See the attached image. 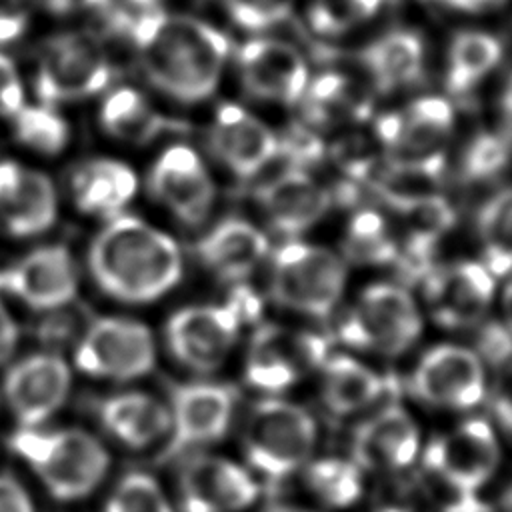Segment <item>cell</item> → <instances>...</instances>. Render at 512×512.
I'll list each match as a JSON object with an SVG mask.
<instances>
[{"instance_id":"obj_30","label":"cell","mask_w":512,"mask_h":512,"mask_svg":"<svg viewBox=\"0 0 512 512\" xmlns=\"http://www.w3.org/2000/svg\"><path fill=\"white\" fill-rule=\"evenodd\" d=\"M300 104L306 120L322 128L346 126L370 112L364 88L342 72H324L310 80Z\"/></svg>"},{"instance_id":"obj_8","label":"cell","mask_w":512,"mask_h":512,"mask_svg":"<svg viewBox=\"0 0 512 512\" xmlns=\"http://www.w3.org/2000/svg\"><path fill=\"white\" fill-rule=\"evenodd\" d=\"M112 78L108 52L92 32L48 38L38 56L34 90L42 104L58 106L102 92Z\"/></svg>"},{"instance_id":"obj_19","label":"cell","mask_w":512,"mask_h":512,"mask_svg":"<svg viewBox=\"0 0 512 512\" xmlns=\"http://www.w3.org/2000/svg\"><path fill=\"white\" fill-rule=\"evenodd\" d=\"M422 280L430 314L444 328L476 326L494 298V274L484 262H454L430 270Z\"/></svg>"},{"instance_id":"obj_32","label":"cell","mask_w":512,"mask_h":512,"mask_svg":"<svg viewBox=\"0 0 512 512\" xmlns=\"http://www.w3.org/2000/svg\"><path fill=\"white\" fill-rule=\"evenodd\" d=\"M100 124L112 138L128 144H148L174 128V122L162 116L142 92L130 86L116 88L104 98Z\"/></svg>"},{"instance_id":"obj_47","label":"cell","mask_w":512,"mask_h":512,"mask_svg":"<svg viewBox=\"0 0 512 512\" xmlns=\"http://www.w3.org/2000/svg\"><path fill=\"white\" fill-rule=\"evenodd\" d=\"M428 2H438L446 8H452L458 12H468V14H482V12L498 10L506 4V0H428Z\"/></svg>"},{"instance_id":"obj_50","label":"cell","mask_w":512,"mask_h":512,"mask_svg":"<svg viewBox=\"0 0 512 512\" xmlns=\"http://www.w3.org/2000/svg\"><path fill=\"white\" fill-rule=\"evenodd\" d=\"M264 512H314V510H308V508H300V506H290V504H276V506H270V508H266Z\"/></svg>"},{"instance_id":"obj_51","label":"cell","mask_w":512,"mask_h":512,"mask_svg":"<svg viewBox=\"0 0 512 512\" xmlns=\"http://www.w3.org/2000/svg\"><path fill=\"white\" fill-rule=\"evenodd\" d=\"M500 506H502V512H512V484L504 490Z\"/></svg>"},{"instance_id":"obj_48","label":"cell","mask_w":512,"mask_h":512,"mask_svg":"<svg viewBox=\"0 0 512 512\" xmlns=\"http://www.w3.org/2000/svg\"><path fill=\"white\" fill-rule=\"evenodd\" d=\"M440 512H492L476 494H452Z\"/></svg>"},{"instance_id":"obj_27","label":"cell","mask_w":512,"mask_h":512,"mask_svg":"<svg viewBox=\"0 0 512 512\" xmlns=\"http://www.w3.org/2000/svg\"><path fill=\"white\" fill-rule=\"evenodd\" d=\"M104 432L130 450H142L166 438L170 428L168 404L152 394L128 390L106 396L96 406Z\"/></svg>"},{"instance_id":"obj_18","label":"cell","mask_w":512,"mask_h":512,"mask_svg":"<svg viewBox=\"0 0 512 512\" xmlns=\"http://www.w3.org/2000/svg\"><path fill=\"white\" fill-rule=\"evenodd\" d=\"M148 190L184 226H200L214 204V182L194 148L168 146L152 164Z\"/></svg>"},{"instance_id":"obj_33","label":"cell","mask_w":512,"mask_h":512,"mask_svg":"<svg viewBox=\"0 0 512 512\" xmlns=\"http://www.w3.org/2000/svg\"><path fill=\"white\" fill-rule=\"evenodd\" d=\"M502 60V44L480 30L458 32L448 48L446 88L454 96L474 90Z\"/></svg>"},{"instance_id":"obj_17","label":"cell","mask_w":512,"mask_h":512,"mask_svg":"<svg viewBox=\"0 0 512 512\" xmlns=\"http://www.w3.org/2000/svg\"><path fill=\"white\" fill-rule=\"evenodd\" d=\"M240 82L256 100L300 104L310 82V70L300 50L274 38H252L238 48Z\"/></svg>"},{"instance_id":"obj_38","label":"cell","mask_w":512,"mask_h":512,"mask_svg":"<svg viewBox=\"0 0 512 512\" xmlns=\"http://www.w3.org/2000/svg\"><path fill=\"white\" fill-rule=\"evenodd\" d=\"M102 512H176L160 482L146 472H128L110 490Z\"/></svg>"},{"instance_id":"obj_5","label":"cell","mask_w":512,"mask_h":512,"mask_svg":"<svg viewBox=\"0 0 512 512\" xmlns=\"http://www.w3.org/2000/svg\"><path fill=\"white\" fill-rule=\"evenodd\" d=\"M454 134V108L446 98L422 96L376 122L388 168L438 182Z\"/></svg>"},{"instance_id":"obj_45","label":"cell","mask_w":512,"mask_h":512,"mask_svg":"<svg viewBox=\"0 0 512 512\" xmlns=\"http://www.w3.org/2000/svg\"><path fill=\"white\" fill-rule=\"evenodd\" d=\"M46 8L58 16L106 12L108 0H44Z\"/></svg>"},{"instance_id":"obj_28","label":"cell","mask_w":512,"mask_h":512,"mask_svg":"<svg viewBox=\"0 0 512 512\" xmlns=\"http://www.w3.org/2000/svg\"><path fill=\"white\" fill-rule=\"evenodd\" d=\"M70 188L82 212L110 220L130 204L138 190V178L120 160L94 158L76 168Z\"/></svg>"},{"instance_id":"obj_26","label":"cell","mask_w":512,"mask_h":512,"mask_svg":"<svg viewBox=\"0 0 512 512\" xmlns=\"http://www.w3.org/2000/svg\"><path fill=\"white\" fill-rule=\"evenodd\" d=\"M266 234L244 218L216 222L196 244L202 264L218 278L242 282L268 254Z\"/></svg>"},{"instance_id":"obj_36","label":"cell","mask_w":512,"mask_h":512,"mask_svg":"<svg viewBox=\"0 0 512 512\" xmlns=\"http://www.w3.org/2000/svg\"><path fill=\"white\" fill-rule=\"evenodd\" d=\"M304 468L310 492L326 506L346 508L362 496V468L354 460L320 458L308 462Z\"/></svg>"},{"instance_id":"obj_29","label":"cell","mask_w":512,"mask_h":512,"mask_svg":"<svg viewBox=\"0 0 512 512\" xmlns=\"http://www.w3.org/2000/svg\"><path fill=\"white\" fill-rule=\"evenodd\" d=\"M372 88L380 94L398 92L414 84L424 70V42L406 28L390 30L370 42L360 54Z\"/></svg>"},{"instance_id":"obj_35","label":"cell","mask_w":512,"mask_h":512,"mask_svg":"<svg viewBox=\"0 0 512 512\" xmlns=\"http://www.w3.org/2000/svg\"><path fill=\"white\" fill-rule=\"evenodd\" d=\"M478 240L484 266L494 276L512 274V188L490 196L478 212Z\"/></svg>"},{"instance_id":"obj_52","label":"cell","mask_w":512,"mask_h":512,"mask_svg":"<svg viewBox=\"0 0 512 512\" xmlns=\"http://www.w3.org/2000/svg\"><path fill=\"white\" fill-rule=\"evenodd\" d=\"M132 6L142 8V10H152L156 4H160L162 0H128Z\"/></svg>"},{"instance_id":"obj_46","label":"cell","mask_w":512,"mask_h":512,"mask_svg":"<svg viewBox=\"0 0 512 512\" xmlns=\"http://www.w3.org/2000/svg\"><path fill=\"white\" fill-rule=\"evenodd\" d=\"M18 344V326L4 302L0 300V364H4L16 350Z\"/></svg>"},{"instance_id":"obj_10","label":"cell","mask_w":512,"mask_h":512,"mask_svg":"<svg viewBox=\"0 0 512 512\" xmlns=\"http://www.w3.org/2000/svg\"><path fill=\"white\" fill-rule=\"evenodd\" d=\"M236 390L230 384L196 380L170 390V428L162 460H182L222 440L232 424Z\"/></svg>"},{"instance_id":"obj_24","label":"cell","mask_w":512,"mask_h":512,"mask_svg":"<svg viewBox=\"0 0 512 512\" xmlns=\"http://www.w3.org/2000/svg\"><path fill=\"white\" fill-rule=\"evenodd\" d=\"M388 204L402 226L398 262L410 278H424L436 246L456 222V212L434 192L392 198Z\"/></svg>"},{"instance_id":"obj_13","label":"cell","mask_w":512,"mask_h":512,"mask_svg":"<svg viewBox=\"0 0 512 512\" xmlns=\"http://www.w3.org/2000/svg\"><path fill=\"white\" fill-rule=\"evenodd\" d=\"M500 446L492 426L470 418L424 450L426 472L452 494H476L496 472Z\"/></svg>"},{"instance_id":"obj_21","label":"cell","mask_w":512,"mask_h":512,"mask_svg":"<svg viewBox=\"0 0 512 512\" xmlns=\"http://www.w3.org/2000/svg\"><path fill=\"white\" fill-rule=\"evenodd\" d=\"M210 150L238 178H252L278 158V134L246 108L226 102L212 118Z\"/></svg>"},{"instance_id":"obj_42","label":"cell","mask_w":512,"mask_h":512,"mask_svg":"<svg viewBox=\"0 0 512 512\" xmlns=\"http://www.w3.org/2000/svg\"><path fill=\"white\" fill-rule=\"evenodd\" d=\"M24 104L22 80L14 62L0 52V116H14Z\"/></svg>"},{"instance_id":"obj_37","label":"cell","mask_w":512,"mask_h":512,"mask_svg":"<svg viewBox=\"0 0 512 512\" xmlns=\"http://www.w3.org/2000/svg\"><path fill=\"white\" fill-rule=\"evenodd\" d=\"M12 128L22 146L44 156L60 154L70 140L68 122L58 114L56 106L42 102L22 104L12 116Z\"/></svg>"},{"instance_id":"obj_41","label":"cell","mask_w":512,"mask_h":512,"mask_svg":"<svg viewBox=\"0 0 512 512\" xmlns=\"http://www.w3.org/2000/svg\"><path fill=\"white\" fill-rule=\"evenodd\" d=\"M230 18L244 30L258 32L284 22L294 0H224Z\"/></svg>"},{"instance_id":"obj_15","label":"cell","mask_w":512,"mask_h":512,"mask_svg":"<svg viewBox=\"0 0 512 512\" xmlns=\"http://www.w3.org/2000/svg\"><path fill=\"white\" fill-rule=\"evenodd\" d=\"M412 394L434 408L468 410L486 394L480 354L456 344H440L422 354L410 374Z\"/></svg>"},{"instance_id":"obj_53","label":"cell","mask_w":512,"mask_h":512,"mask_svg":"<svg viewBox=\"0 0 512 512\" xmlns=\"http://www.w3.org/2000/svg\"><path fill=\"white\" fill-rule=\"evenodd\" d=\"M506 308H508V328L512 332V286L506 290Z\"/></svg>"},{"instance_id":"obj_43","label":"cell","mask_w":512,"mask_h":512,"mask_svg":"<svg viewBox=\"0 0 512 512\" xmlns=\"http://www.w3.org/2000/svg\"><path fill=\"white\" fill-rule=\"evenodd\" d=\"M28 26V0H0V44L14 42Z\"/></svg>"},{"instance_id":"obj_16","label":"cell","mask_w":512,"mask_h":512,"mask_svg":"<svg viewBox=\"0 0 512 512\" xmlns=\"http://www.w3.org/2000/svg\"><path fill=\"white\" fill-rule=\"evenodd\" d=\"M72 372L56 352H36L14 362L2 380V396L18 428L44 426L66 402Z\"/></svg>"},{"instance_id":"obj_2","label":"cell","mask_w":512,"mask_h":512,"mask_svg":"<svg viewBox=\"0 0 512 512\" xmlns=\"http://www.w3.org/2000/svg\"><path fill=\"white\" fill-rule=\"evenodd\" d=\"M88 266L104 294L128 304L154 302L182 278L176 240L128 214L110 218L94 236Z\"/></svg>"},{"instance_id":"obj_14","label":"cell","mask_w":512,"mask_h":512,"mask_svg":"<svg viewBox=\"0 0 512 512\" xmlns=\"http://www.w3.org/2000/svg\"><path fill=\"white\" fill-rule=\"evenodd\" d=\"M260 482L246 464L196 452L182 458L178 472L180 512H242L256 502Z\"/></svg>"},{"instance_id":"obj_7","label":"cell","mask_w":512,"mask_h":512,"mask_svg":"<svg viewBox=\"0 0 512 512\" xmlns=\"http://www.w3.org/2000/svg\"><path fill=\"white\" fill-rule=\"evenodd\" d=\"M346 262L332 250L302 240L284 242L272 256V300L312 318L328 316L346 284Z\"/></svg>"},{"instance_id":"obj_31","label":"cell","mask_w":512,"mask_h":512,"mask_svg":"<svg viewBox=\"0 0 512 512\" xmlns=\"http://www.w3.org/2000/svg\"><path fill=\"white\" fill-rule=\"evenodd\" d=\"M384 392L378 372L348 354H332L322 364V400L338 416H348L374 404Z\"/></svg>"},{"instance_id":"obj_40","label":"cell","mask_w":512,"mask_h":512,"mask_svg":"<svg viewBox=\"0 0 512 512\" xmlns=\"http://www.w3.org/2000/svg\"><path fill=\"white\" fill-rule=\"evenodd\" d=\"M510 160V142L502 134L480 132L464 150L462 176L468 182H482L498 176Z\"/></svg>"},{"instance_id":"obj_12","label":"cell","mask_w":512,"mask_h":512,"mask_svg":"<svg viewBox=\"0 0 512 512\" xmlns=\"http://www.w3.org/2000/svg\"><path fill=\"white\" fill-rule=\"evenodd\" d=\"M326 358L328 342L320 334L262 324L250 338L244 376L252 388L278 394L294 386L306 372L322 366Z\"/></svg>"},{"instance_id":"obj_44","label":"cell","mask_w":512,"mask_h":512,"mask_svg":"<svg viewBox=\"0 0 512 512\" xmlns=\"http://www.w3.org/2000/svg\"><path fill=\"white\" fill-rule=\"evenodd\" d=\"M0 512H34V502L22 482L0 472Z\"/></svg>"},{"instance_id":"obj_23","label":"cell","mask_w":512,"mask_h":512,"mask_svg":"<svg viewBox=\"0 0 512 512\" xmlns=\"http://www.w3.org/2000/svg\"><path fill=\"white\" fill-rule=\"evenodd\" d=\"M268 224L284 236H298L314 226L330 208L332 194L306 170L286 168L256 190Z\"/></svg>"},{"instance_id":"obj_9","label":"cell","mask_w":512,"mask_h":512,"mask_svg":"<svg viewBox=\"0 0 512 512\" xmlns=\"http://www.w3.org/2000/svg\"><path fill=\"white\" fill-rule=\"evenodd\" d=\"M422 332L414 298L396 284H372L360 292L338 326L344 344L382 356L406 352Z\"/></svg>"},{"instance_id":"obj_6","label":"cell","mask_w":512,"mask_h":512,"mask_svg":"<svg viewBox=\"0 0 512 512\" xmlns=\"http://www.w3.org/2000/svg\"><path fill=\"white\" fill-rule=\"evenodd\" d=\"M260 312V300L246 286H236L224 304L180 308L166 322L172 356L196 374L216 372L228 358L244 322Z\"/></svg>"},{"instance_id":"obj_25","label":"cell","mask_w":512,"mask_h":512,"mask_svg":"<svg viewBox=\"0 0 512 512\" xmlns=\"http://www.w3.org/2000/svg\"><path fill=\"white\" fill-rule=\"evenodd\" d=\"M58 212L52 180L18 162H0V224L26 238L48 230Z\"/></svg>"},{"instance_id":"obj_3","label":"cell","mask_w":512,"mask_h":512,"mask_svg":"<svg viewBox=\"0 0 512 512\" xmlns=\"http://www.w3.org/2000/svg\"><path fill=\"white\" fill-rule=\"evenodd\" d=\"M8 442L44 490L60 502L90 496L110 470L106 446L82 428H18Z\"/></svg>"},{"instance_id":"obj_4","label":"cell","mask_w":512,"mask_h":512,"mask_svg":"<svg viewBox=\"0 0 512 512\" xmlns=\"http://www.w3.org/2000/svg\"><path fill=\"white\" fill-rule=\"evenodd\" d=\"M318 438L302 406L276 396L252 404L242 426V452L256 478L282 482L310 462Z\"/></svg>"},{"instance_id":"obj_54","label":"cell","mask_w":512,"mask_h":512,"mask_svg":"<svg viewBox=\"0 0 512 512\" xmlns=\"http://www.w3.org/2000/svg\"><path fill=\"white\" fill-rule=\"evenodd\" d=\"M498 420H500V422L506 426V430L512 434V410H510V412H506L504 416H500Z\"/></svg>"},{"instance_id":"obj_49","label":"cell","mask_w":512,"mask_h":512,"mask_svg":"<svg viewBox=\"0 0 512 512\" xmlns=\"http://www.w3.org/2000/svg\"><path fill=\"white\" fill-rule=\"evenodd\" d=\"M502 110H504L506 118L512 120V76H510V80L506 82V88H504V92H502Z\"/></svg>"},{"instance_id":"obj_55","label":"cell","mask_w":512,"mask_h":512,"mask_svg":"<svg viewBox=\"0 0 512 512\" xmlns=\"http://www.w3.org/2000/svg\"><path fill=\"white\" fill-rule=\"evenodd\" d=\"M376 512H408V510H404V508H400V506H386V508H380V510H376Z\"/></svg>"},{"instance_id":"obj_20","label":"cell","mask_w":512,"mask_h":512,"mask_svg":"<svg viewBox=\"0 0 512 512\" xmlns=\"http://www.w3.org/2000/svg\"><path fill=\"white\" fill-rule=\"evenodd\" d=\"M0 290L40 312L64 308L76 298L78 290L74 258L66 246H40L14 266L0 270Z\"/></svg>"},{"instance_id":"obj_39","label":"cell","mask_w":512,"mask_h":512,"mask_svg":"<svg viewBox=\"0 0 512 512\" xmlns=\"http://www.w3.org/2000/svg\"><path fill=\"white\" fill-rule=\"evenodd\" d=\"M382 6V0H312L308 22L324 36L346 34L368 22Z\"/></svg>"},{"instance_id":"obj_22","label":"cell","mask_w":512,"mask_h":512,"mask_svg":"<svg viewBox=\"0 0 512 512\" xmlns=\"http://www.w3.org/2000/svg\"><path fill=\"white\" fill-rule=\"evenodd\" d=\"M418 452V426L398 404H388L360 422L352 436V460L362 470H404L416 460Z\"/></svg>"},{"instance_id":"obj_1","label":"cell","mask_w":512,"mask_h":512,"mask_svg":"<svg viewBox=\"0 0 512 512\" xmlns=\"http://www.w3.org/2000/svg\"><path fill=\"white\" fill-rule=\"evenodd\" d=\"M128 34L144 76L162 94L184 104L214 94L230 56V42L218 28L152 8L128 22Z\"/></svg>"},{"instance_id":"obj_34","label":"cell","mask_w":512,"mask_h":512,"mask_svg":"<svg viewBox=\"0 0 512 512\" xmlns=\"http://www.w3.org/2000/svg\"><path fill=\"white\" fill-rule=\"evenodd\" d=\"M342 254L358 266H386L398 262V238L386 218L374 210L356 212L344 232Z\"/></svg>"},{"instance_id":"obj_11","label":"cell","mask_w":512,"mask_h":512,"mask_svg":"<svg viewBox=\"0 0 512 512\" xmlns=\"http://www.w3.org/2000/svg\"><path fill=\"white\" fill-rule=\"evenodd\" d=\"M74 360L78 370L92 378L126 382L154 368L156 346L146 324L132 318L104 316L84 328Z\"/></svg>"}]
</instances>
